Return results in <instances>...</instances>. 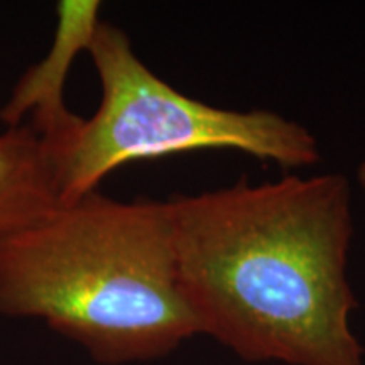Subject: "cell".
Instances as JSON below:
<instances>
[{"mask_svg": "<svg viewBox=\"0 0 365 365\" xmlns=\"http://www.w3.org/2000/svg\"><path fill=\"white\" fill-rule=\"evenodd\" d=\"M178 279L200 330L247 362L365 365L350 328L344 175L284 176L166 200Z\"/></svg>", "mask_w": 365, "mask_h": 365, "instance_id": "obj_1", "label": "cell"}, {"mask_svg": "<svg viewBox=\"0 0 365 365\" xmlns=\"http://www.w3.org/2000/svg\"><path fill=\"white\" fill-rule=\"evenodd\" d=\"M59 203L54 171L43 139L31 125L0 134V237L51 213Z\"/></svg>", "mask_w": 365, "mask_h": 365, "instance_id": "obj_5", "label": "cell"}, {"mask_svg": "<svg viewBox=\"0 0 365 365\" xmlns=\"http://www.w3.org/2000/svg\"><path fill=\"white\" fill-rule=\"evenodd\" d=\"M0 313L43 319L105 365L164 357L202 333L166 202L98 191L0 237Z\"/></svg>", "mask_w": 365, "mask_h": 365, "instance_id": "obj_2", "label": "cell"}, {"mask_svg": "<svg viewBox=\"0 0 365 365\" xmlns=\"http://www.w3.org/2000/svg\"><path fill=\"white\" fill-rule=\"evenodd\" d=\"M357 178H359V182L362 188H365V159L362 163H360L359 166V171H357Z\"/></svg>", "mask_w": 365, "mask_h": 365, "instance_id": "obj_6", "label": "cell"}, {"mask_svg": "<svg viewBox=\"0 0 365 365\" xmlns=\"http://www.w3.org/2000/svg\"><path fill=\"white\" fill-rule=\"evenodd\" d=\"M100 7L98 0H61L58 4L51 48L21 76L0 108V122L7 129L24 125V117L31 113L33 122L29 125L48 149L65 143L76 129L81 117L66 107V81L76 56L88 51L102 24Z\"/></svg>", "mask_w": 365, "mask_h": 365, "instance_id": "obj_4", "label": "cell"}, {"mask_svg": "<svg viewBox=\"0 0 365 365\" xmlns=\"http://www.w3.org/2000/svg\"><path fill=\"white\" fill-rule=\"evenodd\" d=\"M102 100L65 143L48 149L59 203L97 191L98 182L132 161L198 149H235L284 168L319 161L307 127L269 110L235 112L186 97L149 70L124 31L102 22L88 51Z\"/></svg>", "mask_w": 365, "mask_h": 365, "instance_id": "obj_3", "label": "cell"}]
</instances>
